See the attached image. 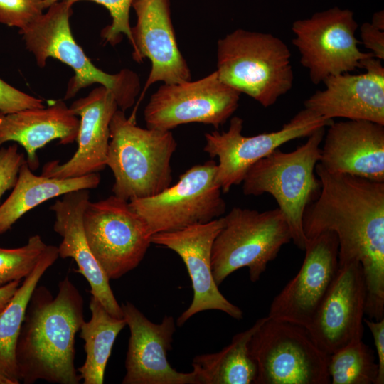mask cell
<instances>
[{
    "label": "cell",
    "mask_w": 384,
    "mask_h": 384,
    "mask_svg": "<svg viewBox=\"0 0 384 384\" xmlns=\"http://www.w3.org/2000/svg\"><path fill=\"white\" fill-rule=\"evenodd\" d=\"M79 124L78 116L63 100L46 107L0 112V147L8 142L21 145L26 152L29 168L35 171L40 164L37 151L55 139L63 145L74 142Z\"/></svg>",
    "instance_id": "23"
},
{
    "label": "cell",
    "mask_w": 384,
    "mask_h": 384,
    "mask_svg": "<svg viewBox=\"0 0 384 384\" xmlns=\"http://www.w3.org/2000/svg\"><path fill=\"white\" fill-rule=\"evenodd\" d=\"M250 353L256 363L255 384H330L329 355L307 329L266 316L252 336Z\"/></svg>",
    "instance_id": "8"
},
{
    "label": "cell",
    "mask_w": 384,
    "mask_h": 384,
    "mask_svg": "<svg viewBox=\"0 0 384 384\" xmlns=\"http://www.w3.org/2000/svg\"><path fill=\"white\" fill-rule=\"evenodd\" d=\"M58 257V247L49 245L33 271L23 279L11 300L0 311V384L21 383L16 348L26 307L41 278Z\"/></svg>",
    "instance_id": "25"
},
{
    "label": "cell",
    "mask_w": 384,
    "mask_h": 384,
    "mask_svg": "<svg viewBox=\"0 0 384 384\" xmlns=\"http://www.w3.org/2000/svg\"><path fill=\"white\" fill-rule=\"evenodd\" d=\"M90 310V319L84 321L80 329V337L85 342V361L77 370L83 384H102L113 345L127 322L124 318L112 316L93 296Z\"/></svg>",
    "instance_id": "27"
},
{
    "label": "cell",
    "mask_w": 384,
    "mask_h": 384,
    "mask_svg": "<svg viewBox=\"0 0 384 384\" xmlns=\"http://www.w3.org/2000/svg\"><path fill=\"white\" fill-rule=\"evenodd\" d=\"M223 224L220 217L206 223L151 236V243L164 246L179 255L191 278L193 297L188 309L178 317L176 324L178 326L206 310H218L235 319H242V311L222 294L213 276L212 247Z\"/></svg>",
    "instance_id": "16"
},
{
    "label": "cell",
    "mask_w": 384,
    "mask_h": 384,
    "mask_svg": "<svg viewBox=\"0 0 384 384\" xmlns=\"http://www.w3.org/2000/svg\"><path fill=\"white\" fill-rule=\"evenodd\" d=\"M100 179L97 173L68 178L37 176L26 160L19 169L11 194L0 205V235L10 230L24 214L43 202L71 191L95 188Z\"/></svg>",
    "instance_id": "24"
},
{
    "label": "cell",
    "mask_w": 384,
    "mask_h": 384,
    "mask_svg": "<svg viewBox=\"0 0 384 384\" xmlns=\"http://www.w3.org/2000/svg\"><path fill=\"white\" fill-rule=\"evenodd\" d=\"M363 323L370 331L378 356V375L375 384L384 383V319L373 320L363 319Z\"/></svg>",
    "instance_id": "35"
},
{
    "label": "cell",
    "mask_w": 384,
    "mask_h": 384,
    "mask_svg": "<svg viewBox=\"0 0 384 384\" xmlns=\"http://www.w3.org/2000/svg\"><path fill=\"white\" fill-rule=\"evenodd\" d=\"M266 317L235 334L221 351L195 356L193 371L198 384H255L257 368L249 350L250 341Z\"/></svg>",
    "instance_id": "26"
},
{
    "label": "cell",
    "mask_w": 384,
    "mask_h": 384,
    "mask_svg": "<svg viewBox=\"0 0 384 384\" xmlns=\"http://www.w3.org/2000/svg\"><path fill=\"white\" fill-rule=\"evenodd\" d=\"M334 122L321 117L307 109L297 112L277 131L247 137L242 134L243 120L230 119L228 131L205 134L203 150L210 158L217 157L216 181L222 193L242 183L249 169L282 144L309 137L319 128L327 127Z\"/></svg>",
    "instance_id": "12"
},
{
    "label": "cell",
    "mask_w": 384,
    "mask_h": 384,
    "mask_svg": "<svg viewBox=\"0 0 384 384\" xmlns=\"http://www.w3.org/2000/svg\"><path fill=\"white\" fill-rule=\"evenodd\" d=\"M223 220L211 252L212 272L218 286L242 267L248 268L251 282L258 281L268 263L292 240L279 208L259 212L234 207Z\"/></svg>",
    "instance_id": "7"
},
{
    "label": "cell",
    "mask_w": 384,
    "mask_h": 384,
    "mask_svg": "<svg viewBox=\"0 0 384 384\" xmlns=\"http://www.w3.org/2000/svg\"><path fill=\"white\" fill-rule=\"evenodd\" d=\"M240 96L215 70L198 80L161 85L150 97L144 118L146 127L160 130L189 123L218 129L238 109Z\"/></svg>",
    "instance_id": "13"
},
{
    "label": "cell",
    "mask_w": 384,
    "mask_h": 384,
    "mask_svg": "<svg viewBox=\"0 0 384 384\" xmlns=\"http://www.w3.org/2000/svg\"><path fill=\"white\" fill-rule=\"evenodd\" d=\"M25 161L24 154L18 152L17 144L0 148V200L7 191L14 188Z\"/></svg>",
    "instance_id": "32"
},
{
    "label": "cell",
    "mask_w": 384,
    "mask_h": 384,
    "mask_svg": "<svg viewBox=\"0 0 384 384\" xmlns=\"http://www.w3.org/2000/svg\"><path fill=\"white\" fill-rule=\"evenodd\" d=\"M358 27L353 13L338 6L292 23V44L299 50L300 63L308 69L313 84L361 68V62L373 56L358 48Z\"/></svg>",
    "instance_id": "11"
},
{
    "label": "cell",
    "mask_w": 384,
    "mask_h": 384,
    "mask_svg": "<svg viewBox=\"0 0 384 384\" xmlns=\"http://www.w3.org/2000/svg\"><path fill=\"white\" fill-rule=\"evenodd\" d=\"M331 384H375L378 366L373 351L361 340L329 355Z\"/></svg>",
    "instance_id": "28"
},
{
    "label": "cell",
    "mask_w": 384,
    "mask_h": 384,
    "mask_svg": "<svg viewBox=\"0 0 384 384\" xmlns=\"http://www.w3.org/2000/svg\"><path fill=\"white\" fill-rule=\"evenodd\" d=\"M73 4L67 0L55 2L46 13L20 30L26 48L40 68L46 66L48 58H53L73 69L74 75L68 82L64 100L97 83L111 91L119 109L125 112L133 106L139 94V78L129 69L110 74L92 63L75 41L70 29Z\"/></svg>",
    "instance_id": "4"
},
{
    "label": "cell",
    "mask_w": 384,
    "mask_h": 384,
    "mask_svg": "<svg viewBox=\"0 0 384 384\" xmlns=\"http://www.w3.org/2000/svg\"><path fill=\"white\" fill-rule=\"evenodd\" d=\"M315 172L321 183L318 198L303 215L307 240L324 231L338 241V265L361 263L366 286L365 314L384 318V182L325 170Z\"/></svg>",
    "instance_id": "1"
},
{
    "label": "cell",
    "mask_w": 384,
    "mask_h": 384,
    "mask_svg": "<svg viewBox=\"0 0 384 384\" xmlns=\"http://www.w3.org/2000/svg\"><path fill=\"white\" fill-rule=\"evenodd\" d=\"M361 39L364 46L373 56L384 60V30L373 23L366 22L360 27Z\"/></svg>",
    "instance_id": "34"
},
{
    "label": "cell",
    "mask_w": 384,
    "mask_h": 384,
    "mask_svg": "<svg viewBox=\"0 0 384 384\" xmlns=\"http://www.w3.org/2000/svg\"><path fill=\"white\" fill-rule=\"evenodd\" d=\"M319 164L327 171L384 182V125L368 120L327 127Z\"/></svg>",
    "instance_id": "21"
},
{
    "label": "cell",
    "mask_w": 384,
    "mask_h": 384,
    "mask_svg": "<svg viewBox=\"0 0 384 384\" xmlns=\"http://www.w3.org/2000/svg\"><path fill=\"white\" fill-rule=\"evenodd\" d=\"M137 23L132 27L133 59L151 62L142 96L157 82L165 84L191 80L190 68L178 46L171 21L170 0H133Z\"/></svg>",
    "instance_id": "18"
},
{
    "label": "cell",
    "mask_w": 384,
    "mask_h": 384,
    "mask_svg": "<svg viewBox=\"0 0 384 384\" xmlns=\"http://www.w3.org/2000/svg\"><path fill=\"white\" fill-rule=\"evenodd\" d=\"M83 225L90 249L109 279L136 268L144 257L151 236L129 201L114 195L87 203Z\"/></svg>",
    "instance_id": "10"
},
{
    "label": "cell",
    "mask_w": 384,
    "mask_h": 384,
    "mask_svg": "<svg viewBox=\"0 0 384 384\" xmlns=\"http://www.w3.org/2000/svg\"><path fill=\"white\" fill-rule=\"evenodd\" d=\"M303 263L273 299L267 316L306 328L338 269V241L331 231L307 240Z\"/></svg>",
    "instance_id": "14"
},
{
    "label": "cell",
    "mask_w": 384,
    "mask_h": 384,
    "mask_svg": "<svg viewBox=\"0 0 384 384\" xmlns=\"http://www.w3.org/2000/svg\"><path fill=\"white\" fill-rule=\"evenodd\" d=\"M62 0H43L44 9L55 2ZM73 3L81 0H67ZM96 2L105 6L110 12L112 23L105 27L101 32V36L105 43L112 46L118 44L124 35L132 45V27L129 23V11L133 0H88Z\"/></svg>",
    "instance_id": "30"
},
{
    "label": "cell",
    "mask_w": 384,
    "mask_h": 384,
    "mask_svg": "<svg viewBox=\"0 0 384 384\" xmlns=\"http://www.w3.org/2000/svg\"><path fill=\"white\" fill-rule=\"evenodd\" d=\"M48 245L39 235H34L22 247H0V287L25 279L35 268Z\"/></svg>",
    "instance_id": "29"
},
{
    "label": "cell",
    "mask_w": 384,
    "mask_h": 384,
    "mask_svg": "<svg viewBox=\"0 0 384 384\" xmlns=\"http://www.w3.org/2000/svg\"><path fill=\"white\" fill-rule=\"evenodd\" d=\"M21 283L20 281H15L0 287V311L11 300Z\"/></svg>",
    "instance_id": "36"
},
{
    "label": "cell",
    "mask_w": 384,
    "mask_h": 384,
    "mask_svg": "<svg viewBox=\"0 0 384 384\" xmlns=\"http://www.w3.org/2000/svg\"><path fill=\"white\" fill-rule=\"evenodd\" d=\"M326 129V127L319 128L292 151L274 150L254 164L242 181L245 195L269 193L274 197L287 220L292 240L304 251L307 239L303 230V215L321 191V183L316 176L315 167L319 162L320 145Z\"/></svg>",
    "instance_id": "5"
},
{
    "label": "cell",
    "mask_w": 384,
    "mask_h": 384,
    "mask_svg": "<svg viewBox=\"0 0 384 384\" xmlns=\"http://www.w3.org/2000/svg\"><path fill=\"white\" fill-rule=\"evenodd\" d=\"M217 163L208 160L179 176L161 193L129 201L151 234L181 230L220 218L226 203L216 181Z\"/></svg>",
    "instance_id": "9"
},
{
    "label": "cell",
    "mask_w": 384,
    "mask_h": 384,
    "mask_svg": "<svg viewBox=\"0 0 384 384\" xmlns=\"http://www.w3.org/2000/svg\"><path fill=\"white\" fill-rule=\"evenodd\" d=\"M69 107L80 117L78 149L64 163H46L41 171L43 176L56 178L80 177L97 173L107 166L110 124L119 109L113 94L100 85L87 96L75 100Z\"/></svg>",
    "instance_id": "20"
},
{
    "label": "cell",
    "mask_w": 384,
    "mask_h": 384,
    "mask_svg": "<svg viewBox=\"0 0 384 384\" xmlns=\"http://www.w3.org/2000/svg\"><path fill=\"white\" fill-rule=\"evenodd\" d=\"M364 73H345L324 80L326 88L304 101V108L326 119L368 120L384 125V68L370 57L361 62Z\"/></svg>",
    "instance_id": "19"
},
{
    "label": "cell",
    "mask_w": 384,
    "mask_h": 384,
    "mask_svg": "<svg viewBox=\"0 0 384 384\" xmlns=\"http://www.w3.org/2000/svg\"><path fill=\"white\" fill-rule=\"evenodd\" d=\"M216 72L225 84L264 107L288 92L294 80L291 53L282 39L240 28L218 40Z\"/></svg>",
    "instance_id": "6"
},
{
    "label": "cell",
    "mask_w": 384,
    "mask_h": 384,
    "mask_svg": "<svg viewBox=\"0 0 384 384\" xmlns=\"http://www.w3.org/2000/svg\"><path fill=\"white\" fill-rule=\"evenodd\" d=\"M84 319V300L68 276L53 297L44 286L29 299L18 335L16 359L21 383L42 380L51 383L79 384L75 367V335Z\"/></svg>",
    "instance_id": "2"
},
{
    "label": "cell",
    "mask_w": 384,
    "mask_h": 384,
    "mask_svg": "<svg viewBox=\"0 0 384 384\" xmlns=\"http://www.w3.org/2000/svg\"><path fill=\"white\" fill-rule=\"evenodd\" d=\"M44 10L43 0H0V23L23 30Z\"/></svg>",
    "instance_id": "31"
},
{
    "label": "cell",
    "mask_w": 384,
    "mask_h": 384,
    "mask_svg": "<svg viewBox=\"0 0 384 384\" xmlns=\"http://www.w3.org/2000/svg\"><path fill=\"white\" fill-rule=\"evenodd\" d=\"M372 23L384 30V14L383 11L375 13L372 17Z\"/></svg>",
    "instance_id": "37"
},
{
    "label": "cell",
    "mask_w": 384,
    "mask_h": 384,
    "mask_svg": "<svg viewBox=\"0 0 384 384\" xmlns=\"http://www.w3.org/2000/svg\"><path fill=\"white\" fill-rule=\"evenodd\" d=\"M62 196L50 207L55 217L53 230L63 238L58 247L59 257L73 259L78 266L76 272L87 281L92 296L112 316L124 318L110 279L92 253L85 234L83 213L90 201V191H74Z\"/></svg>",
    "instance_id": "22"
},
{
    "label": "cell",
    "mask_w": 384,
    "mask_h": 384,
    "mask_svg": "<svg viewBox=\"0 0 384 384\" xmlns=\"http://www.w3.org/2000/svg\"><path fill=\"white\" fill-rule=\"evenodd\" d=\"M43 107L41 99L18 90L0 78V112L7 114Z\"/></svg>",
    "instance_id": "33"
},
{
    "label": "cell",
    "mask_w": 384,
    "mask_h": 384,
    "mask_svg": "<svg viewBox=\"0 0 384 384\" xmlns=\"http://www.w3.org/2000/svg\"><path fill=\"white\" fill-rule=\"evenodd\" d=\"M177 148L171 131L142 128L118 109L110 124L106 166L113 173L112 192L123 200L155 196L172 182L171 161Z\"/></svg>",
    "instance_id": "3"
},
{
    "label": "cell",
    "mask_w": 384,
    "mask_h": 384,
    "mask_svg": "<svg viewBox=\"0 0 384 384\" xmlns=\"http://www.w3.org/2000/svg\"><path fill=\"white\" fill-rule=\"evenodd\" d=\"M121 307L130 332L122 383L198 384L194 371H177L167 359L176 331L174 317L165 316L156 324L129 302Z\"/></svg>",
    "instance_id": "17"
},
{
    "label": "cell",
    "mask_w": 384,
    "mask_h": 384,
    "mask_svg": "<svg viewBox=\"0 0 384 384\" xmlns=\"http://www.w3.org/2000/svg\"><path fill=\"white\" fill-rule=\"evenodd\" d=\"M366 303V286L361 263L338 266L336 275L306 328L316 343L331 355L361 340Z\"/></svg>",
    "instance_id": "15"
}]
</instances>
